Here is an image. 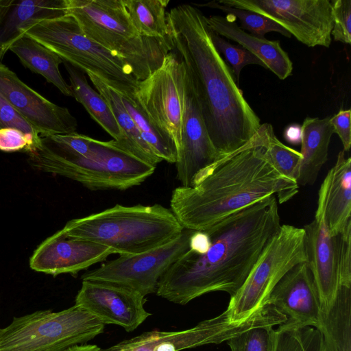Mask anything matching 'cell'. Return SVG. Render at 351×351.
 Wrapping results in <instances>:
<instances>
[{"instance_id":"6da1fadb","label":"cell","mask_w":351,"mask_h":351,"mask_svg":"<svg viewBox=\"0 0 351 351\" xmlns=\"http://www.w3.org/2000/svg\"><path fill=\"white\" fill-rule=\"evenodd\" d=\"M280 226L275 195L231 214L205 230L208 250L189 249L160 278L156 293L182 305L215 291L232 297Z\"/></svg>"},{"instance_id":"7a4b0ae2","label":"cell","mask_w":351,"mask_h":351,"mask_svg":"<svg viewBox=\"0 0 351 351\" xmlns=\"http://www.w3.org/2000/svg\"><path fill=\"white\" fill-rule=\"evenodd\" d=\"M167 23L172 51L192 80L208 135L223 159L251 141L260 118L214 46L206 16L193 4H181L167 12Z\"/></svg>"},{"instance_id":"3957f363","label":"cell","mask_w":351,"mask_h":351,"mask_svg":"<svg viewBox=\"0 0 351 351\" xmlns=\"http://www.w3.org/2000/svg\"><path fill=\"white\" fill-rule=\"evenodd\" d=\"M265 123L243 147L199 171L192 186L172 192L170 209L184 229L204 230L267 196L280 204L295 196L299 186L272 165L265 150Z\"/></svg>"},{"instance_id":"277c9868","label":"cell","mask_w":351,"mask_h":351,"mask_svg":"<svg viewBox=\"0 0 351 351\" xmlns=\"http://www.w3.org/2000/svg\"><path fill=\"white\" fill-rule=\"evenodd\" d=\"M69 237L110 248L114 254L133 255L164 245L184 230L170 208L160 204L114 206L68 221Z\"/></svg>"},{"instance_id":"5b68a950","label":"cell","mask_w":351,"mask_h":351,"mask_svg":"<svg viewBox=\"0 0 351 351\" xmlns=\"http://www.w3.org/2000/svg\"><path fill=\"white\" fill-rule=\"evenodd\" d=\"M66 14L84 34L117 54L132 69L137 81L148 77L172 51L166 38L141 36L133 25L122 0H65Z\"/></svg>"},{"instance_id":"8992f818","label":"cell","mask_w":351,"mask_h":351,"mask_svg":"<svg viewBox=\"0 0 351 351\" xmlns=\"http://www.w3.org/2000/svg\"><path fill=\"white\" fill-rule=\"evenodd\" d=\"M33 167L80 182L90 190H126L143 182L156 166L145 162L119 147L114 140L100 155L84 158L71 153L49 137L29 153Z\"/></svg>"},{"instance_id":"52a82bcc","label":"cell","mask_w":351,"mask_h":351,"mask_svg":"<svg viewBox=\"0 0 351 351\" xmlns=\"http://www.w3.org/2000/svg\"><path fill=\"white\" fill-rule=\"evenodd\" d=\"M84 73H93L115 90L136 88L131 67L117 54L88 38L70 15L36 21L19 30ZM18 37V38H19Z\"/></svg>"},{"instance_id":"ba28073f","label":"cell","mask_w":351,"mask_h":351,"mask_svg":"<svg viewBox=\"0 0 351 351\" xmlns=\"http://www.w3.org/2000/svg\"><path fill=\"white\" fill-rule=\"evenodd\" d=\"M104 328L75 304L58 312L38 311L0 328V351H65L95 338Z\"/></svg>"},{"instance_id":"9c48e42d","label":"cell","mask_w":351,"mask_h":351,"mask_svg":"<svg viewBox=\"0 0 351 351\" xmlns=\"http://www.w3.org/2000/svg\"><path fill=\"white\" fill-rule=\"evenodd\" d=\"M303 228L284 224L271 237L225 311L231 322L245 320L265 304L274 287L296 265L306 262Z\"/></svg>"},{"instance_id":"30bf717a","label":"cell","mask_w":351,"mask_h":351,"mask_svg":"<svg viewBox=\"0 0 351 351\" xmlns=\"http://www.w3.org/2000/svg\"><path fill=\"white\" fill-rule=\"evenodd\" d=\"M280 322V315L269 305L262 306L245 320L238 322H231L223 311L189 329L146 332L101 351H180L207 344H219L252 328L274 326Z\"/></svg>"},{"instance_id":"8fae6325","label":"cell","mask_w":351,"mask_h":351,"mask_svg":"<svg viewBox=\"0 0 351 351\" xmlns=\"http://www.w3.org/2000/svg\"><path fill=\"white\" fill-rule=\"evenodd\" d=\"M193 232L184 229L176 238L159 247L140 254L119 255L85 272L82 280L113 283L135 291L143 297L156 293L162 276L189 250Z\"/></svg>"},{"instance_id":"7c38bea8","label":"cell","mask_w":351,"mask_h":351,"mask_svg":"<svg viewBox=\"0 0 351 351\" xmlns=\"http://www.w3.org/2000/svg\"><path fill=\"white\" fill-rule=\"evenodd\" d=\"M220 4L253 12L285 29L302 44L329 47L333 27L329 0H219Z\"/></svg>"},{"instance_id":"4fadbf2b","label":"cell","mask_w":351,"mask_h":351,"mask_svg":"<svg viewBox=\"0 0 351 351\" xmlns=\"http://www.w3.org/2000/svg\"><path fill=\"white\" fill-rule=\"evenodd\" d=\"M185 68L170 51L161 66L139 81L134 93L154 124L174 142L178 153L184 97Z\"/></svg>"},{"instance_id":"5bb4252c","label":"cell","mask_w":351,"mask_h":351,"mask_svg":"<svg viewBox=\"0 0 351 351\" xmlns=\"http://www.w3.org/2000/svg\"><path fill=\"white\" fill-rule=\"evenodd\" d=\"M75 305L104 324H114L130 332L150 313L144 307L145 297L135 291L113 283L82 280Z\"/></svg>"},{"instance_id":"9a60e30c","label":"cell","mask_w":351,"mask_h":351,"mask_svg":"<svg viewBox=\"0 0 351 351\" xmlns=\"http://www.w3.org/2000/svg\"><path fill=\"white\" fill-rule=\"evenodd\" d=\"M0 93L34 128L40 137L75 132L77 122L68 108L33 90L0 63Z\"/></svg>"},{"instance_id":"2e32d148","label":"cell","mask_w":351,"mask_h":351,"mask_svg":"<svg viewBox=\"0 0 351 351\" xmlns=\"http://www.w3.org/2000/svg\"><path fill=\"white\" fill-rule=\"evenodd\" d=\"M219 158L206 128L192 80L185 69L181 145L175 163L181 186L191 187L195 176Z\"/></svg>"},{"instance_id":"e0dca14e","label":"cell","mask_w":351,"mask_h":351,"mask_svg":"<svg viewBox=\"0 0 351 351\" xmlns=\"http://www.w3.org/2000/svg\"><path fill=\"white\" fill-rule=\"evenodd\" d=\"M275 307L293 328L313 327L320 331L324 312L313 275L306 262L291 269L274 287L265 304Z\"/></svg>"},{"instance_id":"ac0fdd59","label":"cell","mask_w":351,"mask_h":351,"mask_svg":"<svg viewBox=\"0 0 351 351\" xmlns=\"http://www.w3.org/2000/svg\"><path fill=\"white\" fill-rule=\"evenodd\" d=\"M303 228L306 263L313 275L322 310L327 313L340 287L337 234H330L324 209L319 204L314 219Z\"/></svg>"},{"instance_id":"d6986e66","label":"cell","mask_w":351,"mask_h":351,"mask_svg":"<svg viewBox=\"0 0 351 351\" xmlns=\"http://www.w3.org/2000/svg\"><path fill=\"white\" fill-rule=\"evenodd\" d=\"M113 251L104 245L67 236L62 230L45 239L29 260L31 269L53 276L76 274L105 261Z\"/></svg>"},{"instance_id":"ffe728a7","label":"cell","mask_w":351,"mask_h":351,"mask_svg":"<svg viewBox=\"0 0 351 351\" xmlns=\"http://www.w3.org/2000/svg\"><path fill=\"white\" fill-rule=\"evenodd\" d=\"M318 195L317 204L324 209L330 234L341 233L351 223V158H346L343 150L338 154Z\"/></svg>"},{"instance_id":"44dd1931","label":"cell","mask_w":351,"mask_h":351,"mask_svg":"<svg viewBox=\"0 0 351 351\" xmlns=\"http://www.w3.org/2000/svg\"><path fill=\"white\" fill-rule=\"evenodd\" d=\"M206 21L212 31L223 38L236 42L252 53L280 80H285L291 75L293 63L279 40H269L247 33L239 26L236 19L230 14L210 15L206 17Z\"/></svg>"},{"instance_id":"7402d4cb","label":"cell","mask_w":351,"mask_h":351,"mask_svg":"<svg viewBox=\"0 0 351 351\" xmlns=\"http://www.w3.org/2000/svg\"><path fill=\"white\" fill-rule=\"evenodd\" d=\"M330 118L306 117L303 121L300 152L302 160L296 178L298 186L313 184L328 160L330 139L335 133Z\"/></svg>"},{"instance_id":"603a6c76","label":"cell","mask_w":351,"mask_h":351,"mask_svg":"<svg viewBox=\"0 0 351 351\" xmlns=\"http://www.w3.org/2000/svg\"><path fill=\"white\" fill-rule=\"evenodd\" d=\"M66 14L65 0H12L0 22V57L19 37L23 27L46 19Z\"/></svg>"},{"instance_id":"cb8c5ba5","label":"cell","mask_w":351,"mask_h":351,"mask_svg":"<svg viewBox=\"0 0 351 351\" xmlns=\"http://www.w3.org/2000/svg\"><path fill=\"white\" fill-rule=\"evenodd\" d=\"M92 84L106 100L121 131V138L116 145L137 158L156 166L162 161L142 138L140 132L125 109L119 93L103 80L93 73H87Z\"/></svg>"},{"instance_id":"d4e9b609","label":"cell","mask_w":351,"mask_h":351,"mask_svg":"<svg viewBox=\"0 0 351 351\" xmlns=\"http://www.w3.org/2000/svg\"><path fill=\"white\" fill-rule=\"evenodd\" d=\"M8 50L16 54L25 67L41 75L63 95L72 96L71 86L64 80L59 69L63 60L54 52L25 34L17 38Z\"/></svg>"},{"instance_id":"484cf974","label":"cell","mask_w":351,"mask_h":351,"mask_svg":"<svg viewBox=\"0 0 351 351\" xmlns=\"http://www.w3.org/2000/svg\"><path fill=\"white\" fill-rule=\"evenodd\" d=\"M63 64L69 74L72 97L84 106L114 141H119L121 131L106 100L89 85L83 71L66 62L63 61Z\"/></svg>"},{"instance_id":"4316f807","label":"cell","mask_w":351,"mask_h":351,"mask_svg":"<svg viewBox=\"0 0 351 351\" xmlns=\"http://www.w3.org/2000/svg\"><path fill=\"white\" fill-rule=\"evenodd\" d=\"M135 89L123 87L116 90L120 95L125 109L135 122L142 138L155 154L162 161L176 163L178 152L174 142L152 121L138 99L134 93Z\"/></svg>"},{"instance_id":"83f0119b","label":"cell","mask_w":351,"mask_h":351,"mask_svg":"<svg viewBox=\"0 0 351 351\" xmlns=\"http://www.w3.org/2000/svg\"><path fill=\"white\" fill-rule=\"evenodd\" d=\"M351 287L340 286L334 303L324 313L320 332L324 351H351Z\"/></svg>"},{"instance_id":"f1b7e54d","label":"cell","mask_w":351,"mask_h":351,"mask_svg":"<svg viewBox=\"0 0 351 351\" xmlns=\"http://www.w3.org/2000/svg\"><path fill=\"white\" fill-rule=\"evenodd\" d=\"M128 16L144 37L166 38L168 35L167 12L169 0H122Z\"/></svg>"},{"instance_id":"f546056e","label":"cell","mask_w":351,"mask_h":351,"mask_svg":"<svg viewBox=\"0 0 351 351\" xmlns=\"http://www.w3.org/2000/svg\"><path fill=\"white\" fill-rule=\"evenodd\" d=\"M273 351H324L323 337L313 327L293 328L283 323L275 330Z\"/></svg>"},{"instance_id":"4dcf8cb0","label":"cell","mask_w":351,"mask_h":351,"mask_svg":"<svg viewBox=\"0 0 351 351\" xmlns=\"http://www.w3.org/2000/svg\"><path fill=\"white\" fill-rule=\"evenodd\" d=\"M265 150L269 159L281 174L289 180L297 182L301 153L280 141L270 123H265Z\"/></svg>"},{"instance_id":"1f68e13d","label":"cell","mask_w":351,"mask_h":351,"mask_svg":"<svg viewBox=\"0 0 351 351\" xmlns=\"http://www.w3.org/2000/svg\"><path fill=\"white\" fill-rule=\"evenodd\" d=\"M193 5L220 10L227 14L232 15L239 19L242 29L247 30L249 34L259 38H265L267 33L271 32L280 33L288 38L291 36L285 29L278 23L253 12L222 5L217 1L202 4L193 3Z\"/></svg>"},{"instance_id":"d6a6232c","label":"cell","mask_w":351,"mask_h":351,"mask_svg":"<svg viewBox=\"0 0 351 351\" xmlns=\"http://www.w3.org/2000/svg\"><path fill=\"white\" fill-rule=\"evenodd\" d=\"M210 35L214 46L221 56L223 55V60L232 70L238 85L241 71L245 66L258 64L265 68V64L257 57L241 45L231 44L211 29Z\"/></svg>"},{"instance_id":"836d02e7","label":"cell","mask_w":351,"mask_h":351,"mask_svg":"<svg viewBox=\"0 0 351 351\" xmlns=\"http://www.w3.org/2000/svg\"><path fill=\"white\" fill-rule=\"evenodd\" d=\"M274 326H261L248 329L229 339L231 351H273Z\"/></svg>"},{"instance_id":"e575fe53","label":"cell","mask_w":351,"mask_h":351,"mask_svg":"<svg viewBox=\"0 0 351 351\" xmlns=\"http://www.w3.org/2000/svg\"><path fill=\"white\" fill-rule=\"evenodd\" d=\"M14 128L26 134L36 149L42 145V137L34 128L0 93V129Z\"/></svg>"},{"instance_id":"d590c367","label":"cell","mask_w":351,"mask_h":351,"mask_svg":"<svg viewBox=\"0 0 351 351\" xmlns=\"http://www.w3.org/2000/svg\"><path fill=\"white\" fill-rule=\"evenodd\" d=\"M333 27L331 36L335 41L351 43V0L330 1Z\"/></svg>"},{"instance_id":"8d00e7d4","label":"cell","mask_w":351,"mask_h":351,"mask_svg":"<svg viewBox=\"0 0 351 351\" xmlns=\"http://www.w3.org/2000/svg\"><path fill=\"white\" fill-rule=\"evenodd\" d=\"M340 286L351 287V223L337 234Z\"/></svg>"},{"instance_id":"74e56055","label":"cell","mask_w":351,"mask_h":351,"mask_svg":"<svg viewBox=\"0 0 351 351\" xmlns=\"http://www.w3.org/2000/svg\"><path fill=\"white\" fill-rule=\"evenodd\" d=\"M36 149L33 141L21 131L14 128L0 129V150L16 152L24 150L28 153Z\"/></svg>"},{"instance_id":"f35d334b","label":"cell","mask_w":351,"mask_h":351,"mask_svg":"<svg viewBox=\"0 0 351 351\" xmlns=\"http://www.w3.org/2000/svg\"><path fill=\"white\" fill-rule=\"evenodd\" d=\"M351 110H340L336 114L330 118L335 133H336L343 147V151H349L351 145Z\"/></svg>"},{"instance_id":"ab89813d","label":"cell","mask_w":351,"mask_h":351,"mask_svg":"<svg viewBox=\"0 0 351 351\" xmlns=\"http://www.w3.org/2000/svg\"><path fill=\"white\" fill-rule=\"evenodd\" d=\"M210 245L206 230H193L189 240V249L197 254L205 253Z\"/></svg>"},{"instance_id":"60d3db41","label":"cell","mask_w":351,"mask_h":351,"mask_svg":"<svg viewBox=\"0 0 351 351\" xmlns=\"http://www.w3.org/2000/svg\"><path fill=\"white\" fill-rule=\"evenodd\" d=\"M285 138L290 143L296 145L301 143V127L298 125H289L285 131Z\"/></svg>"},{"instance_id":"b9f144b4","label":"cell","mask_w":351,"mask_h":351,"mask_svg":"<svg viewBox=\"0 0 351 351\" xmlns=\"http://www.w3.org/2000/svg\"><path fill=\"white\" fill-rule=\"evenodd\" d=\"M65 351H101L96 345L79 344L73 346Z\"/></svg>"},{"instance_id":"7bdbcfd3","label":"cell","mask_w":351,"mask_h":351,"mask_svg":"<svg viewBox=\"0 0 351 351\" xmlns=\"http://www.w3.org/2000/svg\"><path fill=\"white\" fill-rule=\"evenodd\" d=\"M12 0H0V22L9 10Z\"/></svg>"},{"instance_id":"ee69618b","label":"cell","mask_w":351,"mask_h":351,"mask_svg":"<svg viewBox=\"0 0 351 351\" xmlns=\"http://www.w3.org/2000/svg\"><path fill=\"white\" fill-rule=\"evenodd\" d=\"M1 58V57H0Z\"/></svg>"}]
</instances>
